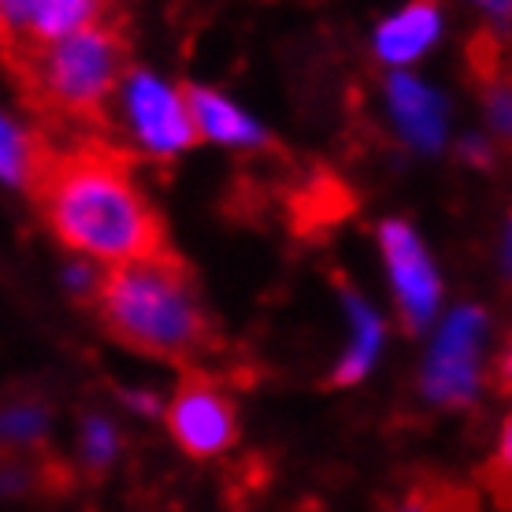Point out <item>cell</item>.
Here are the masks:
<instances>
[{
  "label": "cell",
  "mask_w": 512,
  "mask_h": 512,
  "mask_svg": "<svg viewBox=\"0 0 512 512\" xmlns=\"http://www.w3.org/2000/svg\"><path fill=\"white\" fill-rule=\"evenodd\" d=\"M182 101L190 108L197 138H212V141H223V145H260V141H264L260 127H253V123H249L231 101H223L219 93L190 86V90H182Z\"/></svg>",
  "instance_id": "8fae6325"
},
{
  "label": "cell",
  "mask_w": 512,
  "mask_h": 512,
  "mask_svg": "<svg viewBox=\"0 0 512 512\" xmlns=\"http://www.w3.org/2000/svg\"><path fill=\"white\" fill-rule=\"evenodd\" d=\"M427 512H475V501L464 490L435 487L427 490Z\"/></svg>",
  "instance_id": "9a60e30c"
},
{
  "label": "cell",
  "mask_w": 512,
  "mask_h": 512,
  "mask_svg": "<svg viewBox=\"0 0 512 512\" xmlns=\"http://www.w3.org/2000/svg\"><path fill=\"white\" fill-rule=\"evenodd\" d=\"M167 423L190 457L223 453L238 435L231 397L208 375H186V383L179 386V394L167 409Z\"/></svg>",
  "instance_id": "5b68a950"
},
{
  "label": "cell",
  "mask_w": 512,
  "mask_h": 512,
  "mask_svg": "<svg viewBox=\"0 0 512 512\" xmlns=\"http://www.w3.org/2000/svg\"><path fill=\"white\" fill-rule=\"evenodd\" d=\"M383 253L390 264V279L401 297V312L409 316L412 327L431 320L438 305V275L431 260L416 242V234L405 223H383Z\"/></svg>",
  "instance_id": "52a82bcc"
},
{
  "label": "cell",
  "mask_w": 512,
  "mask_h": 512,
  "mask_svg": "<svg viewBox=\"0 0 512 512\" xmlns=\"http://www.w3.org/2000/svg\"><path fill=\"white\" fill-rule=\"evenodd\" d=\"M101 15H104V0H26L12 38L0 41V52L60 41L67 34L82 30V26L97 23Z\"/></svg>",
  "instance_id": "ba28073f"
},
{
  "label": "cell",
  "mask_w": 512,
  "mask_h": 512,
  "mask_svg": "<svg viewBox=\"0 0 512 512\" xmlns=\"http://www.w3.org/2000/svg\"><path fill=\"white\" fill-rule=\"evenodd\" d=\"M438 23H442L438 0H412L405 12H397L394 19L379 26L375 52L386 64H409L438 38Z\"/></svg>",
  "instance_id": "30bf717a"
},
{
  "label": "cell",
  "mask_w": 512,
  "mask_h": 512,
  "mask_svg": "<svg viewBox=\"0 0 512 512\" xmlns=\"http://www.w3.org/2000/svg\"><path fill=\"white\" fill-rule=\"evenodd\" d=\"M346 308H349V316H353V323H357V342H353V349H349L346 360H342L338 372H334V383L338 386L357 383L360 375L372 368L375 353H379V342H383V327L375 320V312L364 305L357 294H346Z\"/></svg>",
  "instance_id": "7c38bea8"
},
{
  "label": "cell",
  "mask_w": 512,
  "mask_h": 512,
  "mask_svg": "<svg viewBox=\"0 0 512 512\" xmlns=\"http://www.w3.org/2000/svg\"><path fill=\"white\" fill-rule=\"evenodd\" d=\"M86 449H90V461L93 464H104L108 457H112V427L108 423H101V420H93L90 423V431H86Z\"/></svg>",
  "instance_id": "2e32d148"
},
{
  "label": "cell",
  "mask_w": 512,
  "mask_h": 512,
  "mask_svg": "<svg viewBox=\"0 0 512 512\" xmlns=\"http://www.w3.org/2000/svg\"><path fill=\"white\" fill-rule=\"evenodd\" d=\"M119 90H123V119H127L130 138L138 141V149L153 156H171L197 141L182 93L167 90L160 78L130 71L127 86H119Z\"/></svg>",
  "instance_id": "277c9868"
},
{
  "label": "cell",
  "mask_w": 512,
  "mask_h": 512,
  "mask_svg": "<svg viewBox=\"0 0 512 512\" xmlns=\"http://www.w3.org/2000/svg\"><path fill=\"white\" fill-rule=\"evenodd\" d=\"M483 8H490V12H498V15H505L509 12V0H479Z\"/></svg>",
  "instance_id": "ac0fdd59"
},
{
  "label": "cell",
  "mask_w": 512,
  "mask_h": 512,
  "mask_svg": "<svg viewBox=\"0 0 512 512\" xmlns=\"http://www.w3.org/2000/svg\"><path fill=\"white\" fill-rule=\"evenodd\" d=\"M405 512H427V490H420V494H412L409 509Z\"/></svg>",
  "instance_id": "e0dca14e"
},
{
  "label": "cell",
  "mask_w": 512,
  "mask_h": 512,
  "mask_svg": "<svg viewBox=\"0 0 512 512\" xmlns=\"http://www.w3.org/2000/svg\"><path fill=\"white\" fill-rule=\"evenodd\" d=\"M487 338V316L479 308L453 312L438 334L435 357L427 364V394L446 405H461L475 394L479 383V353Z\"/></svg>",
  "instance_id": "8992f818"
},
{
  "label": "cell",
  "mask_w": 512,
  "mask_h": 512,
  "mask_svg": "<svg viewBox=\"0 0 512 512\" xmlns=\"http://www.w3.org/2000/svg\"><path fill=\"white\" fill-rule=\"evenodd\" d=\"M127 52L123 30L101 15L60 41L4 52V64L38 116L82 134H108L112 101L127 78Z\"/></svg>",
  "instance_id": "3957f363"
},
{
  "label": "cell",
  "mask_w": 512,
  "mask_h": 512,
  "mask_svg": "<svg viewBox=\"0 0 512 512\" xmlns=\"http://www.w3.org/2000/svg\"><path fill=\"white\" fill-rule=\"evenodd\" d=\"M93 305L104 331L149 357L190 364L219 346L190 268L175 253L104 268L93 282Z\"/></svg>",
  "instance_id": "7a4b0ae2"
},
{
  "label": "cell",
  "mask_w": 512,
  "mask_h": 512,
  "mask_svg": "<svg viewBox=\"0 0 512 512\" xmlns=\"http://www.w3.org/2000/svg\"><path fill=\"white\" fill-rule=\"evenodd\" d=\"M390 108H394L397 116V127L405 130V138L412 145H420V149H438L442 145L446 108L416 78H405V75L390 78Z\"/></svg>",
  "instance_id": "9c48e42d"
},
{
  "label": "cell",
  "mask_w": 512,
  "mask_h": 512,
  "mask_svg": "<svg viewBox=\"0 0 512 512\" xmlns=\"http://www.w3.org/2000/svg\"><path fill=\"white\" fill-rule=\"evenodd\" d=\"M26 193L41 205L52 234L97 264L119 268L171 253L164 223L130 179L123 153L101 138H86L67 149L45 141Z\"/></svg>",
  "instance_id": "6da1fadb"
},
{
  "label": "cell",
  "mask_w": 512,
  "mask_h": 512,
  "mask_svg": "<svg viewBox=\"0 0 512 512\" xmlns=\"http://www.w3.org/2000/svg\"><path fill=\"white\" fill-rule=\"evenodd\" d=\"M56 483V468L41 457H26V453H0V490H34L52 487Z\"/></svg>",
  "instance_id": "5bb4252c"
},
{
  "label": "cell",
  "mask_w": 512,
  "mask_h": 512,
  "mask_svg": "<svg viewBox=\"0 0 512 512\" xmlns=\"http://www.w3.org/2000/svg\"><path fill=\"white\" fill-rule=\"evenodd\" d=\"M41 153H45V138H34L15 127L12 119L0 116V179L26 190L41 164Z\"/></svg>",
  "instance_id": "4fadbf2b"
}]
</instances>
